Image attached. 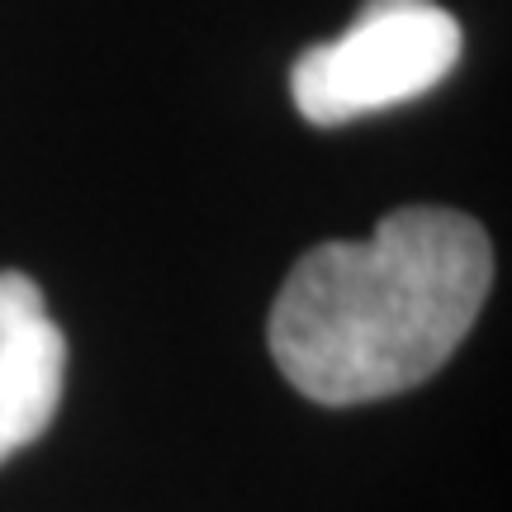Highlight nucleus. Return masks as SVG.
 Instances as JSON below:
<instances>
[{"label":"nucleus","instance_id":"1","mask_svg":"<svg viewBox=\"0 0 512 512\" xmlns=\"http://www.w3.org/2000/svg\"><path fill=\"white\" fill-rule=\"evenodd\" d=\"M494 285L489 233L460 209L403 204L366 242H318L271 304V356L313 403L394 399L432 380Z\"/></svg>","mask_w":512,"mask_h":512},{"label":"nucleus","instance_id":"2","mask_svg":"<svg viewBox=\"0 0 512 512\" xmlns=\"http://www.w3.org/2000/svg\"><path fill=\"white\" fill-rule=\"evenodd\" d=\"M465 34L437 0H366L328 43L299 53L290 72L294 110L318 128L356 124L408 105L456 72Z\"/></svg>","mask_w":512,"mask_h":512},{"label":"nucleus","instance_id":"3","mask_svg":"<svg viewBox=\"0 0 512 512\" xmlns=\"http://www.w3.org/2000/svg\"><path fill=\"white\" fill-rule=\"evenodd\" d=\"M67 337L24 271H0V465L34 446L57 418Z\"/></svg>","mask_w":512,"mask_h":512}]
</instances>
